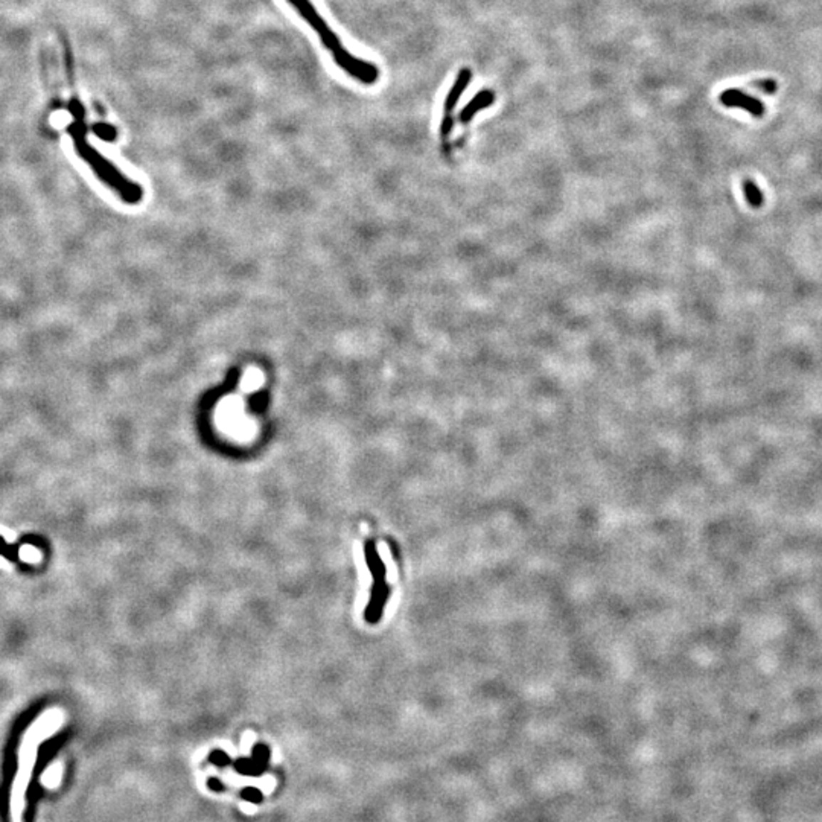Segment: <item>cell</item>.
Wrapping results in <instances>:
<instances>
[{"label":"cell","instance_id":"1","mask_svg":"<svg viewBox=\"0 0 822 822\" xmlns=\"http://www.w3.org/2000/svg\"><path fill=\"white\" fill-rule=\"evenodd\" d=\"M287 2L297 11V14L315 31V34L319 36L322 45L332 55V58L339 69L344 70L347 75L352 76V78L366 85H372L378 81L379 69L376 65L350 53L343 46V43L339 41L335 32L329 28L326 20L320 16V13L317 11L311 0H287Z\"/></svg>","mask_w":822,"mask_h":822},{"label":"cell","instance_id":"2","mask_svg":"<svg viewBox=\"0 0 822 822\" xmlns=\"http://www.w3.org/2000/svg\"><path fill=\"white\" fill-rule=\"evenodd\" d=\"M366 559L370 573L374 576V588H372L370 601L366 608V620L369 623H378L389 599V586L386 582V567L381 561L375 544L370 541L366 544Z\"/></svg>","mask_w":822,"mask_h":822},{"label":"cell","instance_id":"3","mask_svg":"<svg viewBox=\"0 0 822 822\" xmlns=\"http://www.w3.org/2000/svg\"><path fill=\"white\" fill-rule=\"evenodd\" d=\"M719 101L722 105H725L728 108H742L754 117H762L764 116L766 112V105L763 104V101L739 89H728L725 92H722L719 96Z\"/></svg>","mask_w":822,"mask_h":822},{"label":"cell","instance_id":"4","mask_svg":"<svg viewBox=\"0 0 822 822\" xmlns=\"http://www.w3.org/2000/svg\"><path fill=\"white\" fill-rule=\"evenodd\" d=\"M470 80H473V70L470 69L460 70V73L457 75V78L451 87V90L448 92V95L445 98L443 115H451L454 112V108L457 107L460 98H462L463 92L468 89Z\"/></svg>","mask_w":822,"mask_h":822},{"label":"cell","instance_id":"5","mask_svg":"<svg viewBox=\"0 0 822 822\" xmlns=\"http://www.w3.org/2000/svg\"><path fill=\"white\" fill-rule=\"evenodd\" d=\"M493 102H495V93H493L492 90H481V92H478V93L473 98V100L469 101V104L465 105V108L462 110V112H460L458 120H460V122H462L463 125L469 124L470 120L474 119V116H475L477 113H480L481 110L488 108V107L492 105Z\"/></svg>","mask_w":822,"mask_h":822},{"label":"cell","instance_id":"6","mask_svg":"<svg viewBox=\"0 0 822 822\" xmlns=\"http://www.w3.org/2000/svg\"><path fill=\"white\" fill-rule=\"evenodd\" d=\"M233 766H235V771H236L238 774H241V775H253V776H258V775H262V774H264V772L267 771V764H265V763H260V762H256L253 757H251V759H247V757L238 759V760L233 763Z\"/></svg>","mask_w":822,"mask_h":822},{"label":"cell","instance_id":"7","mask_svg":"<svg viewBox=\"0 0 822 822\" xmlns=\"http://www.w3.org/2000/svg\"><path fill=\"white\" fill-rule=\"evenodd\" d=\"M743 194H744V199L749 203V206H752L754 209H759L762 207V204L764 203V195L762 192V189L757 186L754 180L747 179L743 181Z\"/></svg>","mask_w":822,"mask_h":822},{"label":"cell","instance_id":"8","mask_svg":"<svg viewBox=\"0 0 822 822\" xmlns=\"http://www.w3.org/2000/svg\"><path fill=\"white\" fill-rule=\"evenodd\" d=\"M241 796H243L246 801L251 803V804H259L264 801V795L256 787H246L243 789V792H241Z\"/></svg>","mask_w":822,"mask_h":822},{"label":"cell","instance_id":"9","mask_svg":"<svg viewBox=\"0 0 822 822\" xmlns=\"http://www.w3.org/2000/svg\"><path fill=\"white\" fill-rule=\"evenodd\" d=\"M251 757H253L256 762H260V763H265V764H267L268 760H270V749L265 747V744H262V743H260V744H256V747L253 748V755H251Z\"/></svg>","mask_w":822,"mask_h":822},{"label":"cell","instance_id":"10","mask_svg":"<svg viewBox=\"0 0 822 822\" xmlns=\"http://www.w3.org/2000/svg\"><path fill=\"white\" fill-rule=\"evenodd\" d=\"M209 760H211V763H214L218 767H224V766L230 764V757L221 749H216V751L211 752Z\"/></svg>","mask_w":822,"mask_h":822},{"label":"cell","instance_id":"11","mask_svg":"<svg viewBox=\"0 0 822 822\" xmlns=\"http://www.w3.org/2000/svg\"><path fill=\"white\" fill-rule=\"evenodd\" d=\"M454 128V119L451 115H443L442 117V124H441V137L445 140L451 135V131Z\"/></svg>","mask_w":822,"mask_h":822},{"label":"cell","instance_id":"12","mask_svg":"<svg viewBox=\"0 0 822 822\" xmlns=\"http://www.w3.org/2000/svg\"><path fill=\"white\" fill-rule=\"evenodd\" d=\"M755 87H757V89H760V90H763V92L767 93V95H772V93L776 92V81H774V80H762V81L755 83Z\"/></svg>","mask_w":822,"mask_h":822},{"label":"cell","instance_id":"13","mask_svg":"<svg viewBox=\"0 0 822 822\" xmlns=\"http://www.w3.org/2000/svg\"><path fill=\"white\" fill-rule=\"evenodd\" d=\"M207 787H209L211 791H214V792H221L224 789V784L221 780H218L216 776H211L209 780H207Z\"/></svg>","mask_w":822,"mask_h":822}]
</instances>
